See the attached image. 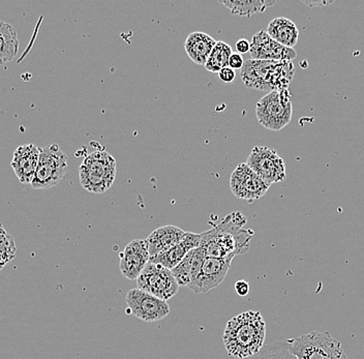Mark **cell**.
I'll return each instance as SVG.
<instances>
[{"label":"cell","instance_id":"cell-1","mask_svg":"<svg viewBox=\"0 0 364 359\" xmlns=\"http://www.w3.org/2000/svg\"><path fill=\"white\" fill-rule=\"evenodd\" d=\"M247 218L239 213L228 215L211 230L201 234L200 247L210 258H235L249 252L252 230L245 229Z\"/></svg>","mask_w":364,"mask_h":359},{"label":"cell","instance_id":"cell-2","mask_svg":"<svg viewBox=\"0 0 364 359\" xmlns=\"http://www.w3.org/2000/svg\"><path fill=\"white\" fill-rule=\"evenodd\" d=\"M266 323L258 311H247L229 320L223 342L230 358L247 359L263 349Z\"/></svg>","mask_w":364,"mask_h":359},{"label":"cell","instance_id":"cell-3","mask_svg":"<svg viewBox=\"0 0 364 359\" xmlns=\"http://www.w3.org/2000/svg\"><path fill=\"white\" fill-rule=\"evenodd\" d=\"M294 73L292 61L256 60L250 58L245 61L240 76L247 87L272 92L289 90Z\"/></svg>","mask_w":364,"mask_h":359},{"label":"cell","instance_id":"cell-4","mask_svg":"<svg viewBox=\"0 0 364 359\" xmlns=\"http://www.w3.org/2000/svg\"><path fill=\"white\" fill-rule=\"evenodd\" d=\"M115 159L104 149L88 154L79 166L81 186L93 194H104L113 186L116 178Z\"/></svg>","mask_w":364,"mask_h":359},{"label":"cell","instance_id":"cell-5","mask_svg":"<svg viewBox=\"0 0 364 359\" xmlns=\"http://www.w3.org/2000/svg\"><path fill=\"white\" fill-rule=\"evenodd\" d=\"M288 343L295 359H347L340 341L327 331H313Z\"/></svg>","mask_w":364,"mask_h":359},{"label":"cell","instance_id":"cell-6","mask_svg":"<svg viewBox=\"0 0 364 359\" xmlns=\"http://www.w3.org/2000/svg\"><path fill=\"white\" fill-rule=\"evenodd\" d=\"M292 95L289 90L267 93L257 103L259 124L270 131H282L292 119Z\"/></svg>","mask_w":364,"mask_h":359},{"label":"cell","instance_id":"cell-7","mask_svg":"<svg viewBox=\"0 0 364 359\" xmlns=\"http://www.w3.org/2000/svg\"><path fill=\"white\" fill-rule=\"evenodd\" d=\"M68 156L57 144L41 149L38 169L31 186L36 190H48L58 185L67 174Z\"/></svg>","mask_w":364,"mask_h":359},{"label":"cell","instance_id":"cell-8","mask_svg":"<svg viewBox=\"0 0 364 359\" xmlns=\"http://www.w3.org/2000/svg\"><path fill=\"white\" fill-rule=\"evenodd\" d=\"M138 289L167 301L177 294L178 284L168 268L148 262L146 267L136 279Z\"/></svg>","mask_w":364,"mask_h":359},{"label":"cell","instance_id":"cell-9","mask_svg":"<svg viewBox=\"0 0 364 359\" xmlns=\"http://www.w3.org/2000/svg\"><path fill=\"white\" fill-rule=\"evenodd\" d=\"M247 164L252 171L256 172L269 186L286 179V165L283 158L269 147H254Z\"/></svg>","mask_w":364,"mask_h":359},{"label":"cell","instance_id":"cell-10","mask_svg":"<svg viewBox=\"0 0 364 359\" xmlns=\"http://www.w3.org/2000/svg\"><path fill=\"white\" fill-rule=\"evenodd\" d=\"M125 302L131 313L144 322H156L163 320L170 314V306L167 301H161L144 291L129 290L125 296Z\"/></svg>","mask_w":364,"mask_h":359},{"label":"cell","instance_id":"cell-11","mask_svg":"<svg viewBox=\"0 0 364 359\" xmlns=\"http://www.w3.org/2000/svg\"><path fill=\"white\" fill-rule=\"evenodd\" d=\"M269 188L247 163L239 164L230 178V188L234 196L250 202L261 199Z\"/></svg>","mask_w":364,"mask_h":359},{"label":"cell","instance_id":"cell-12","mask_svg":"<svg viewBox=\"0 0 364 359\" xmlns=\"http://www.w3.org/2000/svg\"><path fill=\"white\" fill-rule=\"evenodd\" d=\"M234 258H205L200 274L188 286L193 293H207L218 287L226 279Z\"/></svg>","mask_w":364,"mask_h":359},{"label":"cell","instance_id":"cell-13","mask_svg":"<svg viewBox=\"0 0 364 359\" xmlns=\"http://www.w3.org/2000/svg\"><path fill=\"white\" fill-rule=\"evenodd\" d=\"M250 54L256 60L291 61L297 58L294 49L275 42L266 31H258L252 36Z\"/></svg>","mask_w":364,"mask_h":359},{"label":"cell","instance_id":"cell-14","mask_svg":"<svg viewBox=\"0 0 364 359\" xmlns=\"http://www.w3.org/2000/svg\"><path fill=\"white\" fill-rule=\"evenodd\" d=\"M119 269L129 281H136L149 262V250L146 240H135L125 247L119 255Z\"/></svg>","mask_w":364,"mask_h":359},{"label":"cell","instance_id":"cell-15","mask_svg":"<svg viewBox=\"0 0 364 359\" xmlns=\"http://www.w3.org/2000/svg\"><path fill=\"white\" fill-rule=\"evenodd\" d=\"M40 147L34 144L22 145L14 152L11 166L23 185L33 183L40 159Z\"/></svg>","mask_w":364,"mask_h":359},{"label":"cell","instance_id":"cell-16","mask_svg":"<svg viewBox=\"0 0 364 359\" xmlns=\"http://www.w3.org/2000/svg\"><path fill=\"white\" fill-rule=\"evenodd\" d=\"M200 244H201V234L186 232V235L178 245L159 255L150 257L149 263L161 265L170 270L173 269L183 260L188 253L199 247Z\"/></svg>","mask_w":364,"mask_h":359},{"label":"cell","instance_id":"cell-17","mask_svg":"<svg viewBox=\"0 0 364 359\" xmlns=\"http://www.w3.org/2000/svg\"><path fill=\"white\" fill-rule=\"evenodd\" d=\"M184 235L186 232L179 227L172 226V225L156 229L148 236L147 240H145L148 245L150 257L159 255L178 245Z\"/></svg>","mask_w":364,"mask_h":359},{"label":"cell","instance_id":"cell-18","mask_svg":"<svg viewBox=\"0 0 364 359\" xmlns=\"http://www.w3.org/2000/svg\"><path fill=\"white\" fill-rule=\"evenodd\" d=\"M216 41L204 33H193L188 36L184 45L186 54L196 65H205L211 51L215 48Z\"/></svg>","mask_w":364,"mask_h":359},{"label":"cell","instance_id":"cell-19","mask_svg":"<svg viewBox=\"0 0 364 359\" xmlns=\"http://www.w3.org/2000/svg\"><path fill=\"white\" fill-rule=\"evenodd\" d=\"M266 33H267L270 38H273L275 42L283 45L284 47L291 48V49H293V48L296 46L298 42V38H299V31H298L297 26H296L294 22L284 17L273 19L272 21L268 24Z\"/></svg>","mask_w":364,"mask_h":359},{"label":"cell","instance_id":"cell-20","mask_svg":"<svg viewBox=\"0 0 364 359\" xmlns=\"http://www.w3.org/2000/svg\"><path fill=\"white\" fill-rule=\"evenodd\" d=\"M230 12L239 17L250 18L256 14L264 13L266 9L275 4L274 0H220Z\"/></svg>","mask_w":364,"mask_h":359},{"label":"cell","instance_id":"cell-21","mask_svg":"<svg viewBox=\"0 0 364 359\" xmlns=\"http://www.w3.org/2000/svg\"><path fill=\"white\" fill-rule=\"evenodd\" d=\"M19 38L11 24L0 21V65L13 60L18 53Z\"/></svg>","mask_w":364,"mask_h":359},{"label":"cell","instance_id":"cell-22","mask_svg":"<svg viewBox=\"0 0 364 359\" xmlns=\"http://www.w3.org/2000/svg\"><path fill=\"white\" fill-rule=\"evenodd\" d=\"M232 48L227 43L216 42L215 48L211 51L210 56L207 60L205 69L210 73H218L220 70L229 65V59L231 58Z\"/></svg>","mask_w":364,"mask_h":359},{"label":"cell","instance_id":"cell-23","mask_svg":"<svg viewBox=\"0 0 364 359\" xmlns=\"http://www.w3.org/2000/svg\"><path fill=\"white\" fill-rule=\"evenodd\" d=\"M247 359H295L288 342L273 343L262 349L257 355Z\"/></svg>","mask_w":364,"mask_h":359},{"label":"cell","instance_id":"cell-24","mask_svg":"<svg viewBox=\"0 0 364 359\" xmlns=\"http://www.w3.org/2000/svg\"><path fill=\"white\" fill-rule=\"evenodd\" d=\"M16 252H17V247H16L15 240L0 224V265L4 267L9 262L14 260Z\"/></svg>","mask_w":364,"mask_h":359},{"label":"cell","instance_id":"cell-25","mask_svg":"<svg viewBox=\"0 0 364 359\" xmlns=\"http://www.w3.org/2000/svg\"><path fill=\"white\" fill-rule=\"evenodd\" d=\"M195 250L188 253V255L184 257L183 260L177 267L171 269V272H172L173 276L176 279L179 287H188V284H190L191 270H192Z\"/></svg>","mask_w":364,"mask_h":359},{"label":"cell","instance_id":"cell-26","mask_svg":"<svg viewBox=\"0 0 364 359\" xmlns=\"http://www.w3.org/2000/svg\"><path fill=\"white\" fill-rule=\"evenodd\" d=\"M218 79L224 84H232L236 78V72L231 68L226 67L218 73Z\"/></svg>","mask_w":364,"mask_h":359},{"label":"cell","instance_id":"cell-27","mask_svg":"<svg viewBox=\"0 0 364 359\" xmlns=\"http://www.w3.org/2000/svg\"><path fill=\"white\" fill-rule=\"evenodd\" d=\"M243 65H245V59H243L242 55L237 53V52L232 54L231 58L229 59V65H228V67L231 68V69H233L234 70H241Z\"/></svg>","mask_w":364,"mask_h":359},{"label":"cell","instance_id":"cell-28","mask_svg":"<svg viewBox=\"0 0 364 359\" xmlns=\"http://www.w3.org/2000/svg\"><path fill=\"white\" fill-rule=\"evenodd\" d=\"M234 288H235V292L240 297H245L250 293V284L245 279L236 282Z\"/></svg>","mask_w":364,"mask_h":359},{"label":"cell","instance_id":"cell-29","mask_svg":"<svg viewBox=\"0 0 364 359\" xmlns=\"http://www.w3.org/2000/svg\"><path fill=\"white\" fill-rule=\"evenodd\" d=\"M236 50H237V53L239 54L249 53L250 43L247 38H240V40H238L237 43H236Z\"/></svg>","mask_w":364,"mask_h":359},{"label":"cell","instance_id":"cell-30","mask_svg":"<svg viewBox=\"0 0 364 359\" xmlns=\"http://www.w3.org/2000/svg\"><path fill=\"white\" fill-rule=\"evenodd\" d=\"M306 6H309L311 9L314 8H322V6H329V4H334L333 0L331 1H302Z\"/></svg>","mask_w":364,"mask_h":359},{"label":"cell","instance_id":"cell-31","mask_svg":"<svg viewBox=\"0 0 364 359\" xmlns=\"http://www.w3.org/2000/svg\"><path fill=\"white\" fill-rule=\"evenodd\" d=\"M2 268H4V267H2V265H0V270H1Z\"/></svg>","mask_w":364,"mask_h":359}]
</instances>
